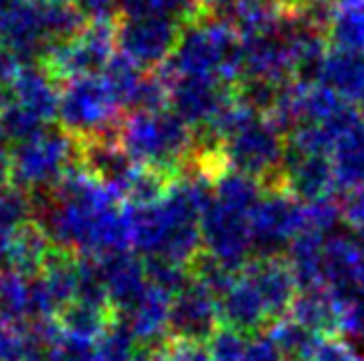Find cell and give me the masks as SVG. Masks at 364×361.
<instances>
[{
    "label": "cell",
    "mask_w": 364,
    "mask_h": 361,
    "mask_svg": "<svg viewBox=\"0 0 364 361\" xmlns=\"http://www.w3.org/2000/svg\"><path fill=\"white\" fill-rule=\"evenodd\" d=\"M40 228L53 246L85 258L129 251L132 246L127 205L81 166L44 191Z\"/></svg>",
    "instance_id": "cell-1"
},
{
    "label": "cell",
    "mask_w": 364,
    "mask_h": 361,
    "mask_svg": "<svg viewBox=\"0 0 364 361\" xmlns=\"http://www.w3.org/2000/svg\"><path fill=\"white\" fill-rule=\"evenodd\" d=\"M120 143L139 166L176 179L194 155V129L171 109L127 113L120 125Z\"/></svg>",
    "instance_id": "cell-2"
},
{
    "label": "cell",
    "mask_w": 364,
    "mask_h": 361,
    "mask_svg": "<svg viewBox=\"0 0 364 361\" xmlns=\"http://www.w3.org/2000/svg\"><path fill=\"white\" fill-rule=\"evenodd\" d=\"M124 116L127 113L122 111L102 74L60 83L55 122L79 143L100 136H118Z\"/></svg>",
    "instance_id": "cell-3"
},
{
    "label": "cell",
    "mask_w": 364,
    "mask_h": 361,
    "mask_svg": "<svg viewBox=\"0 0 364 361\" xmlns=\"http://www.w3.org/2000/svg\"><path fill=\"white\" fill-rule=\"evenodd\" d=\"M182 21L173 16H120L116 23V51L141 72H157L173 55Z\"/></svg>",
    "instance_id": "cell-4"
},
{
    "label": "cell",
    "mask_w": 364,
    "mask_h": 361,
    "mask_svg": "<svg viewBox=\"0 0 364 361\" xmlns=\"http://www.w3.org/2000/svg\"><path fill=\"white\" fill-rule=\"evenodd\" d=\"M116 53V26L88 23L72 40L53 44L40 65L58 83H65L79 76L102 74Z\"/></svg>",
    "instance_id": "cell-5"
},
{
    "label": "cell",
    "mask_w": 364,
    "mask_h": 361,
    "mask_svg": "<svg viewBox=\"0 0 364 361\" xmlns=\"http://www.w3.org/2000/svg\"><path fill=\"white\" fill-rule=\"evenodd\" d=\"M79 168V140L58 125H49L40 134L23 140L16 170L23 184L49 191L60 179Z\"/></svg>",
    "instance_id": "cell-6"
},
{
    "label": "cell",
    "mask_w": 364,
    "mask_h": 361,
    "mask_svg": "<svg viewBox=\"0 0 364 361\" xmlns=\"http://www.w3.org/2000/svg\"><path fill=\"white\" fill-rule=\"evenodd\" d=\"M306 205L286 189H265L252 212L254 255H286L293 240L304 231Z\"/></svg>",
    "instance_id": "cell-7"
},
{
    "label": "cell",
    "mask_w": 364,
    "mask_h": 361,
    "mask_svg": "<svg viewBox=\"0 0 364 361\" xmlns=\"http://www.w3.org/2000/svg\"><path fill=\"white\" fill-rule=\"evenodd\" d=\"M200 240L203 251L222 260L226 267L240 270L254 255L252 212L213 196L200 216Z\"/></svg>",
    "instance_id": "cell-8"
},
{
    "label": "cell",
    "mask_w": 364,
    "mask_h": 361,
    "mask_svg": "<svg viewBox=\"0 0 364 361\" xmlns=\"http://www.w3.org/2000/svg\"><path fill=\"white\" fill-rule=\"evenodd\" d=\"M161 76L168 83V109L194 131L213 127L235 104L233 83L208 76Z\"/></svg>",
    "instance_id": "cell-9"
},
{
    "label": "cell",
    "mask_w": 364,
    "mask_h": 361,
    "mask_svg": "<svg viewBox=\"0 0 364 361\" xmlns=\"http://www.w3.org/2000/svg\"><path fill=\"white\" fill-rule=\"evenodd\" d=\"M219 327H222V320H219L217 294L208 290L203 283L189 279L171 297L168 336L180 340L208 343Z\"/></svg>",
    "instance_id": "cell-10"
},
{
    "label": "cell",
    "mask_w": 364,
    "mask_h": 361,
    "mask_svg": "<svg viewBox=\"0 0 364 361\" xmlns=\"http://www.w3.org/2000/svg\"><path fill=\"white\" fill-rule=\"evenodd\" d=\"M16 97H18V109L23 113L40 120L42 125H53L55 116H58L60 83L37 62L18 74Z\"/></svg>",
    "instance_id": "cell-11"
},
{
    "label": "cell",
    "mask_w": 364,
    "mask_h": 361,
    "mask_svg": "<svg viewBox=\"0 0 364 361\" xmlns=\"http://www.w3.org/2000/svg\"><path fill=\"white\" fill-rule=\"evenodd\" d=\"M289 318L314 331L316 336L330 338L341 334V309L325 288H306L295 297Z\"/></svg>",
    "instance_id": "cell-12"
},
{
    "label": "cell",
    "mask_w": 364,
    "mask_h": 361,
    "mask_svg": "<svg viewBox=\"0 0 364 361\" xmlns=\"http://www.w3.org/2000/svg\"><path fill=\"white\" fill-rule=\"evenodd\" d=\"M318 83H325L358 106L364 94V53L330 49L321 65Z\"/></svg>",
    "instance_id": "cell-13"
},
{
    "label": "cell",
    "mask_w": 364,
    "mask_h": 361,
    "mask_svg": "<svg viewBox=\"0 0 364 361\" xmlns=\"http://www.w3.org/2000/svg\"><path fill=\"white\" fill-rule=\"evenodd\" d=\"M55 320H58L63 334L95 343L102 336V331L111 325L113 313L109 306H102V304L74 299L55 313Z\"/></svg>",
    "instance_id": "cell-14"
},
{
    "label": "cell",
    "mask_w": 364,
    "mask_h": 361,
    "mask_svg": "<svg viewBox=\"0 0 364 361\" xmlns=\"http://www.w3.org/2000/svg\"><path fill=\"white\" fill-rule=\"evenodd\" d=\"M120 16H146L161 14L173 16L178 21L187 23L194 16L203 12V5L198 0H116Z\"/></svg>",
    "instance_id": "cell-15"
},
{
    "label": "cell",
    "mask_w": 364,
    "mask_h": 361,
    "mask_svg": "<svg viewBox=\"0 0 364 361\" xmlns=\"http://www.w3.org/2000/svg\"><path fill=\"white\" fill-rule=\"evenodd\" d=\"M148 361H213V357H210V350L205 343L168 338L152 350Z\"/></svg>",
    "instance_id": "cell-16"
},
{
    "label": "cell",
    "mask_w": 364,
    "mask_h": 361,
    "mask_svg": "<svg viewBox=\"0 0 364 361\" xmlns=\"http://www.w3.org/2000/svg\"><path fill=\"white\" fill-rule=\"evenodd\" d=\"M245 343H247L245 334L222 325L205 345L210 350V357H213V361H240Z\"/></svg>",
    "instance_id": "cell-17"
},
{
    "label": "cell",
    "mask_w": 364,
    "mask_h": 361,
    "mask_svg": "<svg viewBox=\"0 0 364 361\" xmlns=\"http://www.w3.org/2000/svg\"><path fill=\"white\" fill-rule=\"evenodd\" d=\"M240 361H286V357L274 343L270 331H258V334L247 336Z\"/></svg>",
    "instance_id": "cell-18"
},
{
    "label": "cell",
    "mask_w": 364,
    "mask_h": 361,
    "mask_svg": "<svg viewBox=\"0 0 364 361\" xmlns=\"http://www.w3.org/2000/svg\"><path fill=\"white\" fill-rule=\"evenodd\" d=\"M72 7L79 12L85 23H111L116 26L120 12L116 0H70Z\"/></svg>",
    "instance_id": "cell-19"
},
{
    "label": "cell",
    "mask_w": 364,
    "mask_h": 361,
    "mask_svg": "<svg viewBox=\"0 0 364 361\" xmlns=\"http://www.w3.org/2000/svg\"><path fill=\"white\" fill-rule=\"evenodd\" d=\"M343 221L350 226L353 233L364 237V184L346 194V201L341 205Z\"/></svg>",
    "instance_id": "cell-20"
},
{
    "label": "cell",
    "mask_w": 364,
    "mask_h": 361,
    "mask_svg": "<svg viewBox=\"0 0 364 361\" xmlns=\"http://www.w3.org/2000/svg\"><path fill=\"white\" fill-rule=\"evenodd\" d=\"M37 5H67L70 0H33Z\"/></svg>",
    "instance_id": "cell-21"
},
{
    "label": "cell",
    "mask_w": 364,
    "mask_h": 361,
    "mask_svg": "<svg viewBox=\"0 0 364 361\" xmlns=\"http://www.w3.org/2000/svg\"><path fill=\"white\" fill-rule=\"evenodd\" d=\"M198 3L203 5L205 9H213V7H215V5L219 3V0H198Z\"/></svg>",
    "instance_id": "cell-22"
},
{
    "label": "cell",
    "mask_w": 364,
    "mask_h": 361,
    "mask_svg": "<svg viewBox=\"0 0 364 361\" xmlns=\"http://www.w3.org/2000/svg\"><path fill=\"white\" fill-rule=\"evenodd\" d=\"M286 361H311V359H286Z\"/></svg>",
    "instance_id": "cell-23"
},
{
    "label": "cell",
    "mask_w": 364,
    "mask_h": 361,
    "mask_svg": "<svg viewBox=\"0 0 364 361\" xmlns=\"http://www.w3.org/2000/svg\"><path fill=\"white\" fill-rule=\"evenodd\" d=\"M360 361H364V357H362V359H360Z\"/></svg>",
    "instance_id": "cell-24"
}]
</instances>
